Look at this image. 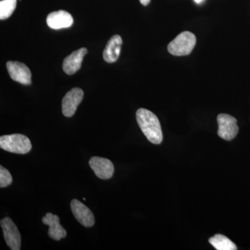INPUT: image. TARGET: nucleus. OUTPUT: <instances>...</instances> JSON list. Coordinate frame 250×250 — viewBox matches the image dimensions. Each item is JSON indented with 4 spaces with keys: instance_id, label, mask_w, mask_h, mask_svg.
<instances>
[{
    "instance_id": "nucleus-4",
    "label": "nucleus",
    "mask_w": 250,
    "mask_h": 250,
    "mask_svg": "<svg viewBox=\"0 0 250 250\" xmlns=\"http://www.w3.org/2000/svg\"><path fill=\"white\" fill-rule=\"evenodd\" d=\"M218 124V134L220 138L230 141L236 137L238 133V126L236 118L228 114L221 113L217 118Z\"/></svg>"
},
{
    "instance_id": "nucleus-6",
    "label": "nucleus",
    "mask_w": 250,
    "mask_h": 250,
    "mask_svg": "<svg viewBox=\"0 0 250 250\" xmlns=\"http://www.w3.org/2000/svg\"><path fill=\"white\" fill-rule=\"evenodd\" d=\"M83 98V91L81 88H74L67 92L62 100V114L65 117H72Z\"/></svg>"
},
{
    "instance_id": "nucleus-15",
    "label": "nucleus",
    "mask_w": 250,
    "mask_h": 250,
    "mask_svg": "<svg viewBox=\"0 0 250 250\" xmlns=\"http://www.w3.org/2000/svg\"><path fill=\"white\" fill-rule=\"evenodd\" d=\"M17 0H1L0 1V19L9 18L16 9Z\"/></svg>"
},
{
    "instance_id": "nucleus-16",
    "label": "nucleus",
    "mask_w": 250,
    "mask_h": 250,
    "mask_svg": "<svg viewBox=\"0 0 250 250\" xmlns=\"http://www.w3.org/2000/svg\"><path fill=\"white\" fill-rule=\"evenodd\" d=\"M13 182L12 176L2 166H0V187L5 188L11 185Z\"/></svg>"
},
{
    "instance_id": "nucleus-14",
    "label": "nucleus",
    "mask_w": 250,
    "mask_h": 250,
    "mask_svg": "<svg viewBox=\"0 0 250 250\" xmlns=\"http://www.w3.org/2000/svg\"><path fill=\"white\" fill-rule=\"evenodd\" d=\"M209 243L217 250H236L237 247L228 237L221 234L215 235L209 238Z\"/></svg>"
},
{
    "instance_id": "nucleus-9",
    "label": "nucleus",
    "mask_w": 250,
    "mask_h": 250,
    "mask_svg": "<svg viewBox=\"0 0 250 250\" xmlns=\"http://www.w3.org/2000/svg\"><path fill=\"white\" fill-rule=\"evenodd\" d=\"M70 207L74 216L81 225L85 228H91L95 224V217L86 206L75 199L72 200Z\"/></svg>"
},
{
    "instance_id": "nucleus-3",
    "label": "nucleus",
    "mask_w": 250,
    "mask_h": 250,
    "mask_svg": "<svg viewBox=\"0 0 250 250\" xmlns=\"http://www.w3.org/2000/svg\"><path fill=\"white\" fill-rule=\"evenodd\" d=\"M196 44V37L190 31L179 34L167 46L169 53L177 57H183L191 53Z\"/></svg>"
},
{
    "instance_id": "nucleus-13",
    "label": "nucleus",
    "mask_w": 250,
    "mask_h": 250,
    "mask_svg": "<svg viewBox=\"0 0 250 250\" xmlns=\"http://www.w3.org/2000/svg\"><path fill=\"white\" fill-rule=\"evenodd\" d=\"M122 45H123V39L121 36L119 35L112 36L104 50L103 58L105 62L109 63L116 62L121 54Z\"/></svg>"
},
{
    "instance_id": "nucleus-18",
    "label": "nucleus",
    "mask_w": 250,
    "mask_h": 250,
    "mask_svg": "<svg viewBox=\"0 0 250 250\" xmlns=\"http://www.w3.org/2000/svg\"><path fill=\"white\" fill-rule=\"evenodd\" d=\"M194 1H195V2L196 3V4H200L203 2L204 0H194Z\"/></svg>"
},
{
    "instance_id": "nucleus-2",
    "label": "nucleus",
    "mask_w": 250,
    "mask_h": 250,
    "mask_svg": "<svg viewBox=\"0 0 250 250\" xmlns=\"http://www.w3.org/2000/svg\"><path fill=\"white\" fill-rule=\"evenodd\" d=\"M0 147L7 152L25 154L30 152L32 146L30 140L24 135H5L0 137Z\"/></svg>"
},
{
    "instance_id": "nucleus-11",
    "label": "nucleus",
    "mask_w": 250,
    "mask_h": 250,
    "mask_svg": "<svg viewBox=\"0 0 250 250\" xmlns=\"http://www.w3.org/2000/svg\"><path fill=\"white\" fill-rule=\"evenodd\" d=\"M42 221L45 225L49 227L48 235L54 241H60L62 238L66 237V231L59 223L60 218L58 215L47 213L45 216L42 218Z\"/></svg>"
},
{
    "instance_id": "nucleus-1",
    "label": "nucleus",
    "mask_w": 250,
    "mask_h": 250,
    "mask_svg": "<svg viewBox=\"0 0 250 250\" xmlns=\"http://www.w3.org/2000/svg\"><path fill=\"white\" fill-rule=\"evenodd\" d=\"M136 120L149 142L156 145L162 142L163 133L160 122L155 114L146 108H139L136 112Z\"/></svg>"
},
{
    "instance_id": "nucleus-10",
    "label": "nucleus",
    "mask_w": 250,
    "mask_h": 250,
    "mask_svg": "<svg viewBox=\"0 0 250 250\" xmlns=\"http://www.w3.org/2000/svg\"><path fill=\"white\" fill-rule=\"evenodd\" d=\"M46 21L49 27L57 30L71 27L73 24V18L67 11L61 10L49 14Z\"/></svg>"
},
{
    "instance_id": "nucleus-12",
    "label": "nucleus",
    "mask_w": 250,
    "mask_h": 250,
    "mask_svg": "<svg viewBox=\"0 0 250 250\" xmlns=\"http://www.w3.org/2000/svg\"><path fill=\"white\" fill-rule=\"evenodd\" d=\"M88 52L86 48H81L67 56L62 62V70L67 75H71L80 70L83 57Z\"/></svg>"
},
{
    "instance_id": "nucleus-5",
    "label": "nucleus",
    "mask_w": 250,
    "mask_h": 250,
    "mask_svg": "<svg viewBox=\"0 0 250 250\" xmlns=\"http://www.w3.org/2000/svg\"><path fill=\"white\" fill-rule=\"evenodd\" d=\"M1 227L4 233L5 241L12 250H20L21 246V236L19 230L13 220L6 217L1 220Z\"/></svg>"
},
{
    "instance_id": "nucleus-17",
    "label": "nucleus",
    "mask_w": 250,
    "mask_h": 250,
    "mask_svg": "<svg viewBox=\"0 0 250 250\" xmlns=\"http://www.w3.org/2000/svg\"><path fill=\"white\" fill-rule=\"evenodd\" d=\"M140 2H141V4H143V6H147L148 4L150 2L151 0H139Z\"/></svg>"
},
{
    "instance_id": "nucleus-7",
    "label": "nucleus",
    "mask_w": 250,
    "mask_h": 250,
    "mask_svg": "<svg viewBox=\"0 0 250 250\" xmlns=\"http://www.w3.org/2000/svg\"><path fill=\"white\" fill-rule=\"evenodd\" d=\"M6 67L10 77L15 82L23 85L31 84V71L25 64L18 62H8Z\"/></svg>"
},
{
    "instance_id": "nucleus-8",
    "label": "nucleus",
    "mask_w": 250,
    "mask_h": 250,
    "mask_svg": "<svg viewBox=\"0 0 250 250\" xmlns=\"http://www.w3.org/2000/svg\"><path fill=\"white\" fill-rule=\"evenodd\" d=\"M89 165L95 175L104 180L111 178L114 173L113 163L105 158L94 156L90 159Z\"/></svg>"
}]
</instances>
